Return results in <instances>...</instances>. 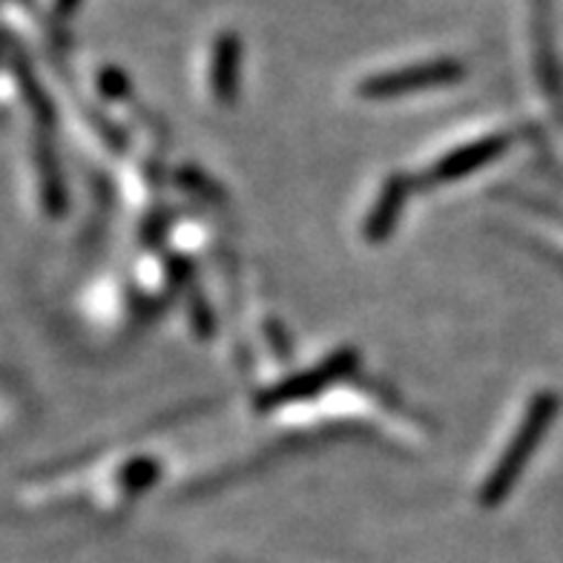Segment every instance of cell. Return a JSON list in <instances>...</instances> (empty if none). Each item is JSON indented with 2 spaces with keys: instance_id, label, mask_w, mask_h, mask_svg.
<instances>
[{
  "instance_id": "6da1fadb",
  "label": "cell",
  "mask_w": 563,
  "mask_h": 563,
  "mask_svg": "<svg viewBox=\"0 0 563 563\" xmlns=\"http://www.w3.org/2000/svg\"><path fill=\"white\" fill-rule=\"evenodd\" d=\"M552 415H555V397L543 394V397H538V400L532 402L529 415L523 417V422H520L518 434H515V440H511L509 449L504 452V457L497 460V466L492 468L489 481H486V486H483L481 492L483 504L495 506L497 500H500L511 486H515L520 468L527 466L529 454H532V449L538 445V440H541L543 426H547Z\"/></svg>"
},
{
  "instance_id": "7a4b0ae2",
  "label": "cell",
  "mask_w": 563,
  "mask_h": 563,
  "mask_svg": "<svg viewBox=\"0 0 563 563\" xmlns=\"http://www.w3.org/2000/svg\"><path fill=\"white\" fill-rule=\"evenodd\" d=\"M460 75L457 64L452 60H438V64H422L415 69H402V73L377 75L371 81L363 84V96L368 98H391L406 96V92H417V89L434 87V84L454 81Z\"/></svg>"
},
{
  "instance_id": "3957f363",
  "label": "cell",
  "mask_w": 563,
  "mask_h": 563,
  "mask_svg": "<svg viewBox=\"0 0 563 563\" xmlns=\"http://www.w3.org/2000/svg\"><path fill=\"white\" fill-rule=\"evenodd\" d=\"M354 365V354L351 351H340L334 354L328 363H322L319 368L305 371V374H297V377L285 379L282 386H276L274 391H267L262 397V406H279V402H294V400H305V397H311L317 394L319 388H325L328 383H334V379L345 377Z\"/></svg>"
},
{
  "instance_id": "277c9868",
  "label": "cell",
  "mask_w": 563,
  "mask_h": 563,
  "mask_svg": "<svg viewBox=\"0 0 563 563\" xmlns=\"http://www.w3.org/2000/svg\"><path fill=\"white\" fill-rule=\"evenodd\" d=\"M506 144H509V139H504V135L475 141V144H468V147L449 153L443 162L431 167L429 176L434 178V181H452V178L457 176H466V173L477 170V167H483V164H489L492 158L500 156L506 150Z\"/></svg>"
},
{
  "instance_id": "5b68a950",
  "label": "cell",
  "mask_w": 563,
  "mask_h": 563,
  "mask_svg": "<svg viewBox=\"0 0 563 563\" xmlns=\"http://www.w3.org/2000/svg\"><path fill=\"white\" fill-rule=\"evenodd\" d=\"M406 178H388L386 187H383V194L377 199V208L371 210L368 222H365V236L368 239H383L391 233L394 222H397V216L402 210V201H406Z\"/></svg>"
},
{
  "instance_id": "8992f818",
  "label": "cell",
  "mask_w": 563,
  "mask_h": 563,
  "mask_svg": "<svg viewBox=\"0 0 563 563\" xmlns=\"http://www.w3.org/2000/svg\"><path fill=\"white\" fill-rule=\"evenodd\" d=\"M219 69L213 73V87L219 92V98H230L233 89H236V41L233 37H224L222 46H219V58H216Z\"/></svg>"
}]
</instances>
